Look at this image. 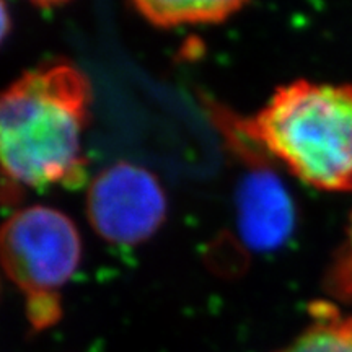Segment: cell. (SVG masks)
<instances>
[{
    "mask_svg": "<svg viewBox=\"0 0 352 352\" xmlns=\"http://www.w3.org/2000/svg\"><path fill=\"white\" fill-rule=\"evenodd\" d=\"M91 101L90 80L69 60L25 70L0 90V173L26 188L83 183Z\"/></svg>",
    "mask_w": 352,
    "mask_h": 352,
    "instance_id": "cell-1",
    "label": "cell"
},
{
    "mask_svg": "<svg viewBox=\"0 0 352 352\" xmlns=\"http://www.w3.org/2000/svg\"><path fill=\"white\" fill-rule=\"evenodd\" d=\"M324 289L333 298L352 305V212L347 220L344 239L327 267Z\"/></svg>",
    "mask_w": 352,
    "mask_h": 352,
    "instance_id": "cell-8",
    "label": "cell"
},
{
    "mask_svg": "<svg viewBox=\"0 0 352 352\" xmlns=\"http://www.w3.org/2000/svg\"><path fill=\"white\" fill-rule=\"evenodd\" d=\"M85 210L96 235L108 243L134 246L160 230L168 201L151 170L122 160L95 175L87 191Z\"/></svg>",
    "mask_w": 352,
    "mask_h": 352,
    "instance_id": "cell-4",
    "label": "cell"
},
{
    "mask_svg": "<svg viewBox=\"0 0 352 352\" xmlns=\"http://www.w3.org/2000/svg\"><path fill=\"white\" fill-rule=\"evenodd\" d=\"M82 259V239L74 220L46 206L13 212L0 226V266L25 297L26 318L36 331L63 315L60 290Z\"/></svg>",
    "mask_w": 352,
    "mask_h": 352,
    "instance_id": "cell-3",
    "label": "cell"
},
{
    "mask_svg": "<svg viewBox=\"0 0 352 352\" xmlns=\"http://www.w3.org/2000/svg\"><path fill=\"white\" fill-rule=\"evenodd\" d=\"M219 113L308 186L352 191V83L298 78L277 88L253 116Z\"/></svg>",
    "mask_w": 352,
    "mask_h": 352,
    "instance_id": "cell-2",
    "label": "cell"
},
{
    "mask_svg": "<svg viewBox=\"0 0 352 352\" xmlns=\"http://www.w3.org/2000/svg\"><path fill=\"white\" fill-rule=\"evenodd\" d=\"M308 311V327L277 352H352V315L328 300L314 302Z\"/></svg>",
    "mask_w": 352,
    "mask_h": 352,
    "instance_id": "cell-7",
    "label": "cell"
},
{
    "mask_svg": "<svg viewBox=\"0 0 352 352\" xmlns=\"http://www.w3.org/2000/svg\"><path fill=\"white\" fill-rule=\"evenodd\" d=\"M30 2L38 7H56V6H63V3L69 2V0H30Z\"/></svg>",
    "mask_w": 352,
    "mask_h": 352,
    "instance_id": "cell-10",
    "label": "cell"
},
{
    "mask_svg": "<svg viewBox=\"0 0 352 352\" xmlns=\"http://www.w3.org/2000/svg\"><path fill=\"white\" fill-rule=\"evenodd\" d=\"M148 23L158 28L222 23L250 0H129Z\"/></svg>",
    "mask_w": 352,
    "mask_h": 352,
    "instance_id": "cell-6",
    "label": "cell"
},
{
    "mask_svg": "<svg viewBox=\"0 0 352 352\" xmlns=\"http://www.w3.org/2000/svg\"><path fill=\"white\" fill-rule=\"evenodd\" d=\"M12 30L10 10H8L6 0H0V46L6 41Z\"/></svg>",
    "mask_w": 352,
    "mask_h": 352,
    "instance_id": "cell-9",
    "label": "cell"
},
{
    "mask_svg": "<svg viewBox=\"0 0 352 352\" xmlns=\"http://www.w3.org/2000/svg\"><path fill=\"white\" fill-rule=\"evenodd\" d=\"M266 157L241 182L236 199L240 233L256 252L284 246L297 223L296 202L279 175L267 166Z\"/></svg>",
    "mask_w": 352,
    "mask_h": 352,
    "instance_id": "cell-5",
    "label": "cell"
}]
</instances>
